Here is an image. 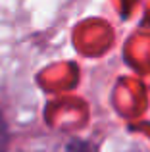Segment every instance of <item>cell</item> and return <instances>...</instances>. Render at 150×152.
I'll return each instance as SVG.
<instances>
[{
    "label": "cell",
    "instance_id": "obj_1",
    "mask_svg": "<svg viewBox=\"0 0 150 152\" xmlns=\"http://www.w3.org/2000/svg\"><path fill=\"white\" fill-rule=\"evenodd\" d=\"M64 152H98L94 148L92 145H90L89 141H81V139H73V141H69L68 145H66Z\"/></svg>",
    "mask_w": 150,
    "mask_h": 152
},
{
    "label": "cell",
    "instance_id": "obj_2",
    "mask_svg": "<svg viewBox=\"0 0 150 152\" xmlns=\"http://www.w3.org/2000/svg\"><path fill=\"white\" fill-rule=\"evenodd\" d=\"M6 145H8V131H6V125H4L2 115H0V152L6 150Z\"/></svg>",
    "mask_w": 150,
    "mask_h": 152
}]
</instances>
